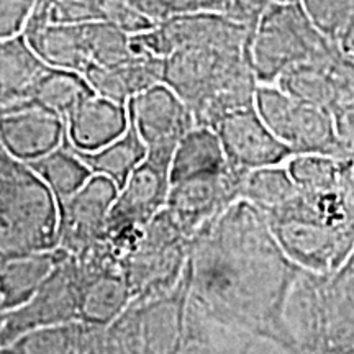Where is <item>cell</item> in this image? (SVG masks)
I'll list each match as a JSON object with an SVG mask.
<instances>
[{
    "mask_svg": "<svg viewBox=\"0 0 354 354\" xmlns=\"http://www.w3.org/2000/svg\"><path fill=\"white\" fill-rule=\"evenodd\" d=\"M180 353H297L286 304L302 269L263 212L236 201L190 243Z\"/></svg>",
    "mask_w": 354,
    "mask_h": 354,
    "instance_id": "obj_1",
    "label": "cell"
},
{
    "mask_svg": "<svg viewBox=\"0 0 354 354\" xmlns=\"http://www.w3.org/2000/svg\"><path fill=\"white\" fill-rule=\"evenodd\" d=\"M162 82L192 110L197 125L212 128L233 110L254 105L258 88L250 48H179L165 57Z\"/></svg>",
    "mask_w": 354,
    "mask_h": 354,
    "instance_id": "obj_2",
    "label": "cell"
},
{
    "mask_svg": "<svg viewBox=\"0 0 354 354\" xmlns=\"http://www.w3.org/2000/svg\"><path fill=\"white\" fill-rule=\"evenodd\" d=\"M286 323L297 353H354V251L333 272H299Z\"/></svg>",
    "mask_w": 354,
    "mask_h": 354,
    "instance_id": "obj_3",
    "label": "cell"
},
{
    "mask_svg": "<svg viewBox=\"0 0 354 354\" xmlns=\"http://www.w3.org/2000/svg\"><path fill=\"white\" fill-rule=\"evenodd\" d=\"M59 207L51 189L0 143V261L55 250Z\"/></svg>",
    "mask_w": 354,
    "mask_h": 354,
    "instance_id": "obj_4",
    "label": "cell"
},
{
    "mask_svg": "<svg viewBox=\"0 0 354 354\" xmlns=\"http://www.w3.org/2000/svg\"><path fill=\"white\" fill-rule=\"evenodd\" d=\"M336 55V43L317 28L300 2L271 3L250 38V63L258 84H276L295 66L325 63Z\"/></svg>",
    "mask_w": 354,
    "mask_h": 354,
    "instance_id": "obj_5",
    "label": "cell"
},
{
    "mask_svg": "<svg viewBox=\"0 0 354 354\" xmlns=\"http://www.w3.org/2000/svg\"><path fill=\"white\" fill-rule=\"evenodd\" d=\"M189 284L187 261L180 281L169 290L133 297L105 326V354L180 353Z\"/></svg>",
    "mask_w": 354,
    "mask_h": 354,
    "instance_id": "obj_6",
    "label": "cell"
},
{
    "mask_svg": "<svg viewBox=\"0 0 354 354\" xmlns=\"http://www.w3.org/2000/svg\"><path fill=\"white\" fill-rule=\"evenodd\" d=\"M254 105L266 125L294 154L351 156L333 115L320 105L287 94L274 84H258Z\"/></svg>",
    "mask_w": 354,
    "mask_h": 354,
    "instance_id": "obj_7",
    "label": "cell"
},
{
    "mask_svg": "<svg viewBox=\"0 0 354 354\" xmlns=\"http://www.w3.org/2000/svg\"><path fill=\"white\" fill-rule=\"evenodd\" d=\"M192 238L162 209L149 220L141 238L120 258V269L131 299L169 290L180 281L187 266Z\"/></svg>",
    "mask_w": 354,
    "mask_h": 354,
    "instance_id": "obj_8",
    "label": "cell"
},
{
    "mask_svg": "<svg viewBox=\"0 0 354 354\" xmlns=\"http://www.w3.org/2000/svg\"><path fill=\"white\" fill-rule=\"evenodd\" d=\"M171 161L172 158L146 153L118 189L105 227V240L118 259L138 243L149 220L166 207Z\"/></svg>",
    "mask_w": 354,
    "mask_h": 354,
    "instance_id": "obj_9",
    "label": "cell"
},
{
    "mask_svg": "<svg viewBox=\"0 0 354 354\" xmlns=\"http://www.w3.org/2000/svg\"><path fill=\"white\" fill-rule=\"evenodd\" d=\"M82 281L77 263L73 256L66 254L25 304L3 310L8 346L32 330L79 320Z\"/></svg>",
    "mask_w": 354,
    "mask_h": 354,
    "instance_id": "obj_10",
    "label": "cell"
},
{
    "mask_svg": "<svg viewBox=\"0 0 354 354\" xmlns=\"http://www.w3.org/2000/svg\"><path fill=\"white\" fill-rule=\"evenodd\" d=\"M246 171L228 162L225 169L187 177L172 183L165 209L183 232L194 238L201 228L220 216L241 198V184Z\"/></svg>",
    "mask_w": 354,
    "mask_h": 354,
    "instance_id": "obj_11",
    "label": "cell"
},
{
    "mask_svg": "<svg viewBox=\"0 0 354 354\" xmlns=\"http://www.w3.org/2000/svg\"><path fill=\"white\" fill-rule=\"evenodd\" d=\"M127 107L149 154L172 158L180 138L196 125L192 110L165 82L145 88Z\"/></svg>",
    "mask_w": 354,
    "mask_h": 354,
    "instance_id": "obj_12",
    "label": "cell"
},
{
    "mask_svg": "<svg viewBox=\"0 0 354 354\" xmlns=\"http://www.w3.org/2000/svg\"><path fill=\"white\" fill-rule=\"evenodd\" d=\"M117 194L118 187L112 179L92 174L77 192L57 203V248L71 256H79L104 241L107 218Z\"/></svg>",
    "mask_w": 354,
    "mask_h": 354,
    "instance_id": "obj_13",
    "label": "cell"
},
{
    "mask_svg": "<svg viewBox=\"0 0 354 354\" xmlns=\"http://www.w3.org/2000/svg\"><path fill=\"white\" fill-rule=\"evenodd\" d=\"M214 130L223 146L227 161L240 169L286 165L294 156L289 146L266 125L256 105L227 113Z\"/></svg>",
    "mask_w": 354,
    "mask_h": 354,
    "instance_id": "obj_14",
    "label": "cell"
},
{
    "mask_svg": "<svg viewBox=\"0 0 354 354\" xmlns=\"http://www.w3.org/2000/svg\"><path fill=\"white\" fill-rule=\"evenodd\" d=\"M66 140V123L33 102L0 110V143L12 156L28 162L57 148Z\"/></svg>",
    "mask_w": 354,
    "mask_h": 354,
    "instance_id": "obj_15",
    "label": "cell"
},
{
    "mask_svg": "<svg viewBox=\"0 0 354 354\" xmlns=\"http://www.w3.org/2000/svg\"><path fill=\"white\" fill-rule=\"evenodd\" d=\"M66 140L79 151H94L118 138L130 123L127 104L88 95L64 118Z\"/></svg>",
    "mask_w": 354,
    "mask_h": 354,
    "instance_id": "obj_16",
    "label": "cell"
},
{
    "mask_svg": "<svg viewBox=\"0 0 354 354\" xmlns=\"http://www.w3.org/2000/svg\"><path fill=\"white\" fill-rule=\"evenodd\" d=\"M76 263L82 281L79 320L107 326L131 300V290L123 276L120 263L84 266L77 259Z\"/></svg>",
    "mask_w": 354,
    "mask_h": 354,
    "instance_id": "obj_17",
    "label": "cell"
},
{
    "mask_svg": "<svg viewBox=\"0 0 354 354\" xmlns=\"http://www.w3.org/2000/svg\"><path fill=\"white\" fill-rule=\"evenodd\" d=\"M105 354V326L73 320L41 326L17 338L3 354Z\"/></svg>",
    "mask_w": 354,
    "mask_h": 354,
    "instance_id": "obj_18",
    "label": "cell"
},
{
    "mask_svg": "<svg viewBox=\"0 0 354 354\" xmlns=\"http://www.w3.org/2000/svg\"><path fill=\"white\" fill-rule=\"evenodd\" d=\"M46 68L24 35L0 39V110L30 102L35 82Z\"/></svg>",
    "mask_w": 354,
    "mask_h": 354,
    "instance_id": "obj_19",
    "label": "cell"
},
{
    "mask_svg": "<svg viewBox=\"0 0 354 354\" xmlns=\"http://www.w3.org/2000/svg\"><path fill=\"white\" fill-rule=\"evenodd\" d=\"M162 71H165V57L138 56L125 64H120V68L91 64L84 71V76L95 94L120 104H128V100L143 92L145 88L162 82Z\"/></svg>",
    "mask_w": 354,
    "mask_h": 354,
    "instance_id": "obj_20",
    "label": "cell"
},
{
    "mask_svg": "<svg viewBox=\"0 0 354 354\" xmlns=\"http://www.w3.org/2000/svg\"><path fill=\"white\" fill-rule=\"evenodd\" d=\"M68 254L61 248L17 254L0 261V310H10L25 304L57 263Z\"/></svg>",
    "mask_w": 354,
    "mask_h": 354,
    "instance_id": "obj_21",
    "label": "cell"
},
{
    "mask_svg": "<svg viewBox=\"0 0 354 354\" xmlns=\"http://www.w3.org/2000/svg\"><path fill=\"white\" fill-rule=\"evenodd\" d=\"M228 166L223 146L212 127L194 125L177 143L172 154L171 184L187 177L216 172Z\"/></svg>",
    "mask_w": 354,
    "mask_h": 354,
    "instance_id": "obj_22",
    "label": "cell"
},
{
    "mask_svg": "<svg viewBox=\"0 0 354 354\" xmlns=\"http://www.w3.org/2000/svg\"><path fill=\"white\" fill-rule=\"evenodd\" d=\"M74 151L88 166L92 174L109 177L120 189L131 172L136 169V166L146 158L148 149L130 120L128 128L118 138L112 140L102 148L94 151H79V149H74Z\"/></svg>",
    "mask_w": 354,
    "mask_h": 354,
    "instance_id": "obj_23",
    "label": "cell"
},
{
    "mask_svg": "<svg viewBox=\"0 0 354 354\" xmlns=\"http://www.w3.org/2000/svg\"><path fill=\"white\" fill-rule=\"evenodd\" d=\"M92 94L94 88L82 73L48 66L35 82L30 102L48 112L59 115L64 120L71 110Z\"/></svg>",
    "mask_w": 354,
    "mask_h": 354,
    "instance_id": "obj_24",
    "label": "cell"
},
{
    "mask_svg": "<svg viewBox=\"0 0 354 354\" xmlns=\"http://www.w3.org/2000/svg\"><path fill=\"white\" fill-rule=\"evenodd\" d=\"M55 194L57 203L77 192L92 177V171L79 158L68 140L50 153L26 162Z\"/></svg>",
    "mask_w": 354,
    "mask_h": 354,
    "instance_id": "obj_25",
    "label": "cell"
},
{
    "mask_svg": "<svg viewBox=\"0 0 354 354\" xmlns=\"http://www.w3.org/2000/svg\"><path fill=\"white\" fill-rule=\"evenodd\" d=\"M297 192L286 165L256 167L246 171L241 184V198L253 203L263 214L279 209Z\"/></svg>",
    "mask_w": 354,
    "mask_h": 354,
    "instance_id": "obj_26",
    "label": "cell"
},
{
    "mask_svg": "<svg viewBox=\"0 0 354 354\" xmlns=\"http://www.w3.org/2000/svg\"><path fill=\"white\" fill-rule=\"evenodd\" d=\"M81 30L88 66L97 64L104 68H113V66L125 64L138 57L131 50L130 33L123 32L110 21H86V24H81Z\"/></svg>",
    "mask_w": 354,
    "mask_h": 354,
    "instance_id": "obj_27",
    "label": "cell"
},
{
    "mask_svg": "<svg viewBox=\"0 0 354 354\" xmlns=\"http://www.w3.org/2000/svg\"><path fill=\"white\" fill-rule=\"evenodd\" d=\"M154 24L169 20L172 17L194 15V13H225L230 15V0H127Z\"/></svg>",
    "mask_w": 354,
    "mask_h": 354,
    "instance_id": "obj_28",
    "label": "cell"
},
{
    "mask_svg": "<svg viewBox=\"0 0 354 354\" xmlns=\"http://www.w3.org/2000/svg\"><path fill=\"white\" fill-rule=\"evenodd\" d=\"M310 20L323 35L336 41L354 15V0H300Z\"/></svg>",
    "mask_w": 354,
    "mask_h": 354,
    "instance_id": "obj_29",
    "label": "cell"
},
{
    "mask_svg": "<svg viewBox=\"0 0 354 354\" xmlns=\"http://www.w3.org/2000/svg\"><path fill=\"white\" fill-rule=\"evenodd\" d=\"M33 6L28 0H0V39L24 35Z\"/></svg>",
    "mask_w": 354,
    "mask_h": 354,
    "instance_id": "obj_30",
    "label": "cell"
},
{
    "mask_svg": "<svg viewBox=\"0 0 354 354\" xmlns=\"http://www.w3.org/2000/svg\"><path fill=\"white\" fill-rule=\"evenodd\" d=\"M8 348V338L6 333V317H3V310H0V354Z\"/></svg>",
    "mask_w": 354,
    "mask_h": 354,
    "instance_id": "obj_31",
    "label": "cell"
},
{
    "mask_svg": "<svg viewBox=\"0 0 354 354\" xmlns=\"http://www.w3.org/2000/svg\"><path fill=\"white\" fill-rule=\"evenodd\" d=\"M274 3H297L300 0H272Z\"/></svg>",
    "mask_w": 354,
    "mask_h": 354,
    "instance_id": "obj_32",
    "label": "cell"
}]
</instances>
